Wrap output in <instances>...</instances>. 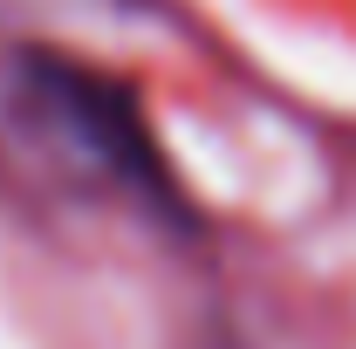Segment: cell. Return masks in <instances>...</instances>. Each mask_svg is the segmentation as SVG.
I'll list each match as a JSON object with an SVG mask.
<instances>
[{
	"mask_svg": "<svg viewBox=\"0 0 356 349\" xmlns=\"http://www.w3.org/2000/svg\"><path fill=\"white\" fill-rule=\"evenodd\" d=\"M28 110L96 178L124 185V192L151 199V206H172V178H165V165H158V151H151V137H144V124L131 110V96L117 83L89 76V69L62 62V55H35L28 62Z\"/></svg>",
	"mask_w": 356,
	"mask_h": 349,
	"instance_id": "obj_1",
	"label": "cell"
}]
</instances>
